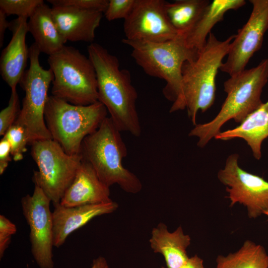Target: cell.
<instances>
[{
    "instance_id": "83f0119b",
    "label": "cell",
    "mask_w": 268,
    "mask_h": 268,
    "mask_svg": "<svg viewBox=\"0 0 268 268\" xmlns=\"http://www.w3.org/2000/svg\"><path fill=\"white\" fill-rule=\"evenodd\" d=\"M135 0H109L104 12L109 21L123 18L125 19L131 11Z\"/></svg>"
},
{
    "instance_id": "8992f818",
    "label": "cell",
    "mask_w": 268,
    "mask_h": 268,
    "mask_svg": "<svg viewBox=\"0 0 268 268\" xmlns=\"http://www.w3.org/2000/svg\"><path fill=\"white\" fill-rule=\"evenodd\" d=\"M108 111L100 102L75 105L52 95L46 104L44 117L52 139L70 155L79 154L84 139L99 127Z\"/></svg>"
},
{
    "instance_id": "4316f807",
    "label": "cell",
    "mask_w": 268,
    "mask_h": 268,
    "mask_svg": "<svg viewBox=\"0 0 268 268\" xmlns=\"http://www.w3.org/2000/svg\"><path fill=\"white\" fill-rule=\"evenodd\" d=\"M52 6H70L80 9L101 11H106L109 0H48Z\"/></svg>"
},
{
    "instance_id": "603a6c76",
    "label": "cell",
    "mask_w": 268,
    "mask_h": 268,
    "mask_svg": "<svg viewBox=\"0 0 268 268\" xmlns=\"http://www.w3.org/2000/svg\"><path fill=\"white\" fill-rule=\"evenodd\" d=\"M216 268H268V255L263 246L250 240L236 252L219 255Z\"/></svg>"
},
{
    "instance_id": "44dd1931",
    "label": "cell",
    "mask_w": 268,
    "mask_h": 268,
    "mask_svg": "<svg viewBox=\"0 0 268 268\" xmlns=\"http://www.w3.org/2000/svg\"><path fill=\"white\" fill-rule=\"evenodd\" d=\"M27 27L40 52L49 56L60 50L67 42L56 25L51 7L45 3L38 6L29 17Z\"/></svg>"
},
{
    "instance_id": "5bb4252c",
    "label": "cell",
    "mask_w": 268,
    "mask_h": 268,
    "mask_svg": "<svg viewBox=\"0 0 268 268\" xmlns=\"http://www.w3.org/2000/svg\"><path fill=\"white\" fill-rule=\"evenodd\" d=\"M27 22L25 17H17L10 22L8 29L12 32V38L0 56V74L11 91L16 90L29 58V49L26 44Z\"/></svg>"
},
{
    "instance_id": "ba28073f",
    "label": "cell",
    "mask_w": 268,
    "mask_h": 268,
    "mask_svg": "<svg viewBox=\"0 0 268 268\" xmlns=\"http://www.w3.org/2000/svg\"><path fill=\"white\" fill-rule=\"evenodd\" d=\"M28 49L30 66L19 82L25 96L14 124L24 129L29 144H31L35 141L52 139L46 124L44 112L54 74L50 68L46 69L41 66V52L35 43Z\"/></svg>"
},
{
    "instance_id": "9a60e30c",
    "label": "cell",
    "mask_w": 268,
    "mask_h": 268,
    "mask_svg": "<svg viewBox=\"0 0 268 268\" xmlns=\"http://www.w3.org/2000/svg\"><path fill=\"white\" fill-rule=\"evenodd\" d=\"M51 12L59 31L67 41L93 43L103 12L65 6H52Z\"/></svg>"
},
{
    "instance_id": "4fadbf2b",
    "label": "cell",
    "mask_w": 268,
    "mask_h": 268,
    "mask_svg": "<svg viewBox=\"0 0 268 268\" xmlns=\"http://www.w3.org/2000/svg\"><path fill=\"white\" fill-rule=\"evenodd\" d=\"M164 0H135L124 19L125 39L161 43L176 38L178 34L167 17Z\"/></svg>"
},
{
    "instance_id": "277c9868",
    "label": "cell",
    "mask_w": 268,
    "mask_h": 268,
    "mask_svg": "<svg viewBox=\"0 0 268 268\" xmlns=\"http://www.w3.org/2000/svg\"><path fill=\"white\" fill-rule=\"evenodd\" d=\"M120 133L111 119L107 117L97 130L84 139L80 154L106 186L118 184L128 193L137 194L142 190V185L139 178L123 165L128 152Z\"/></svg>"
},
{
    "instance_id": "4dcf8cb0",
    "label": "cell",
    "mask_w": 268,
    "mask_h": 268,
    "mask_svg": "<svg viewBox=\"0 0 268 268\" xmlns=\"http://www.w3.org/2000/svg\"><path fill=\"white\" fill-rule=\"evenodd\" d=\"M6 16L7 15L0 9V48L3 46L4 34L10 25V22L7 20Z\"/></svg>"
},
{
    "instance_id": "5b68a950",
    "label": "cell",
    "mask_w": 268,
    "mask_h": 268,
    "mask_svg": "<svg viewBox=\"0 0 268 268\" xmlns=\"http://www.w3.org/2000/svg\"><path fill=\"white\" fill-rule=\"evenodd\" d=\"M122 42L132 48V57L145 73L166 81L164 96L173 103L176 102L181 94L183 66L195 59L198 53L189 48L179 36L161 43L125 38Z\"/></svg>"
},
{
    "instance_id": "cb8c5ba5",
    "label": "cell",
    "mask_w": 268,
    "mask_h": 268,
    "mask_svg": "<svg viewBox=\"0 0 268 268\" xmlns=\"http://www.w3.org/2000/svg\"><path fill=\"white\" fill-rule=\"evenodd\" d=\"M43 3V0H0V9L7 16L16 15L28 18Z\"/></svg>"
},
{
    "instance_id": "d4e9b609",
    "label": "cell",
    "mask_w": 268,
    "mask_h": 268,
    "mask_svg": "<svg viewBox=\"0 0 268 268\" xmlns=\"http://www.w3.org/2000/svg\"><path fill=\"white\" fill-rule=\"evenodd\" d=\"M4 136L9 141L11 147V155L15 161L23 159V153L27 150L28 140L24 129L14 124L7 130Z\"/></svg>"
},
{
    "instance_id": "3957f363",
    "label": "cell",
    "mask_w": 268,
    "mask_h": 268,
    "mask_svg": "<svg viewBox=\"0 0 268 268\" xmlns=\"http://www.w3.org/2000/svg\"><path fill=\"white\" fill-rule=\"evenodd\" d=\"M230 76L224 83L227 96L217 115L209 122L196 125L189 134L199 138L197 145L200 147L219 134L228 121L233 119L240 124L263 104L261 96L268 81V57L256 67Z\"/></svg>"
},
{
    "instance_id": "1f68e13d",
    "label": "cell",
    "mask_w": 268,
    "mask_h": 268,
    "mask_svg": "<svg viewBox=\"0 0 268 268\" xmlns=\"http://www.w3.org/2000/svg\"><path fill=\"white\" fill-rule=\"evenodd\" d=\"M178 268H204L203 260L198 256L195 255L189 258L187 261Z\"/></svg>"
},
{
    "instance_id": "7c38bea8",
    "label": "cell",
    "mask_w": 268,
    "mask_h": 268,
    "mask_svg": "<svg viewBox=\"0 0 268 268\" xmlns=\"http://www.w3.org/2000/svg\"><path fill=\"white\" fill-rule=\"evenodd\" d=\"M252 10L247 22L237 31L226 62L219 68L230 76L244 69L254 54L262 47L268 30V0H250Z\"/></svg>"
},
{
    "instance_id": "d6986e66",
    "label": "cell",
    "mask_w": 268,
    "mask_h": 268,
    "mask_svg": "<svg viewBox=\"0 0 268 268\" xmlns=\"http://www.w3.org/2000/svg\"><path fill=\"white\" fill-rule=\"evenodd\" d=\"M268 137V100L250 114L238 126L220 132L214 138L223 140L242 138L251 147L255 158L259 160L262 157V143Z\"/></svg>"
},
{
    "instance_id": "e0dca14e",
    "label": "cell",
    "mask_w": 268,
    "mask_h": 268,
    "mask_svg": "<svg viewBox=\"0 0 268 268\" xmlns=\"http://www.w3.org/2000/svg\"><path fill=\"white\" fill-rule=\"evenodd\" d=\"M110 187L99 178L93 167L82 160L75 177L62 198L60 204L71 207L109 202Z\"/></svg>"
},
{
    "instance_id": "ffe728a7",
    "label": "cell",
    "mask_w": 268,
    "mask_h": 268,
    "mask_svg": "<svg viewBox=\"0 0 268 268\" xmlns=\"http://www.w3.org/2000/svg\"><path fill=\"white\" fill-rule=\"evenodd\" d=\"M246 3L244 0H213L210 2L193 28L182 37L186 45L199 53L206 44L211 30L216 23L223 20L225 13L237 10Z\"/></svg>"
},
{
    "instance_id": "2e32d148",
    "label": "cell",
    "mask_w": 268,
    "mask_h": 268,
    "mask_svg": "<svg viewBox=\"0 0 268 268\" xmlns=\"http://www.w3.org/2000/svg\"><path fill=\"white\" fill-rule=\"evenodd\" d=\"M118 204L107 203L67 207L60 203L53 212L54 247L59 248L73 232L83 226L94 217L116 211Z\"/></svg>"
},
{
    "instance_id": "f546056e",
    "label": "cell",
    "mask_w": 268,
    "mask_h": 268,
    "mask_svg": "<svg viewBox=\"0 0 268 268\" xmlns=\"http://www.w3.org/2000/svg\"><path fill=\"white\" fill-rule=\"evenodd\" d=\"M11 147L8 140L3 136L0 141V175L3 174L11 161Z\"/></svg>"
},
{
    "instance_id": "d6a6232c",
    "label": "cell",
    "mask_w": 268,
    "mask_h": 268,
    "mask_svg": "<svg viewBox=\"0 0 268 268\" xmlns=\"http://www.w3.org/2000/svg\"><path fill=\"white\" fill-rule=\"evenodd\" d=\"M91 268H109V267L106 259L100 256L93 261Z\"/></svg>"
},
{
    "instance_id": "6da1fadb",
    "label": "cell",
    "mask_w": 268,
    "mask_h": 268,
    "mask_svg": "<svg viewBox=\"0 0 268 268\" xmlns=\"http://www.w3.org/2000/svg\"><path fill=\"white\" fill-rule=\"evenodd\" d=\"M87 51L96 71L98 101L105 106L119 131L139 136L141 128L136 108L138 95L130 72L121 69L118 58L99 44L91 43Z\"/></svg>"
},
{
    "instance_id": "52a82bcc",
    "label": "cell",
    "mask_w": 268,
    "mask_h": 268,
    "mask_svg": "<svg viewBox=\"0 0 268 268\" xmlns=\"http://www.w3.org/2000/svg\"><path fill=\"white\" fill-rule=\"evenodd\" d=\"M54 74L52 95L75 105L98 101L96 71L91 61L77 49L65 45L49 56Z\"/></svg>"
},
{
    "instance_id": "9c48e42d",
    "label": "cell",
    "mask_w": 268,
    "mask_h": 268,
    "mask_svg": "<svg viewBox=\"0 0 268 268\" xmlns=\"http://www.w3.org/2000/svg\"><path fill=\"white\" fill-rule=\"evenodd\" d=\"M31 145V154L38 167V171H34L33 182L54 206L59 204L75 177L81 155L67 153L53 139L35 141Z\"/></svg>"
},
{
    "instance_id": "7a4b0ae2",
    "label": "cell",
    "mask_w": 268,
    "mask_h": 268,
    "mask_svg": "<svg viewBox=\"0 0 268 268\" xmlns=\"http://www.w3.org/2000/svg\"><path fill=\"white\" fill-rule=\"evenodd\" d=\"M235 36L232 35L224 41H220L210 32L197 58L184 63L181 94L172 104L170 113L186 108L193 125H197L198 112H205L214 102L216 76Z\"/></svg>"
},
{
    "instance_id": "30bf717a",
    "label": "cell",
    "mask_w": 268,
    "mask_h": 268,
    "mask_svg": "<svg viewBox=\"0 0 268 268\" xmlns=\"http://www.w3.org/2000/svg\"><path fill=\"white\" fill-rule=\"evenodd\" d=\"M238 159L237 153L230 155L224 168L217 173L219 180L226 186L230 206L237 203L243 205L250 218L263 214L268 216V181L243 170L238 164Z\"/></svg>"
},
{
    "instance_id": "484cf974",
    "label": "cell",
    "mask_w": 268,
    "mask_h": 268,
    "mask_svg": "<svg viewBox=\"0 0 268 268\" xmlns=\"http://www.w3.org/2000/svg\"><path fill=\"white\" fill-rule=\"evenodd\" d=\"M20 101L16 90L11 91L6 107L0 112V135L3 136L16 121L20 111Z\"/></svg>"
},
{
    "instance_id": "ac0fdd59",
    "label": "cell",
    "mask_w": 268,
    "mask_h": 268,
    "mask_svg": "<svg viewBox=\"0 0 268 268\" xmlns=\"http://www.w3.org/2000/svg\"><path fill=\"white\" fill-rule=\"evenodd\" d=\"M191 241L181 226L170 232L166 225L161 222L152 229L149 244L155 253L163 256L168 268H178L189 258L187 249Z\"/></svg>"
},
{
    "instance_id": "f1b7e54d",
    "label": "cell",
    "mask_w": 268,
    "mask_h": 268,
    "mask_svg": "<svg viewBox=\"0 0 268 268\" xmlns=\"http://www.w3.org/2000/svg\"><path fill=\"white\" fill-rule=\"evenodd\" d=\"M17 228L15 224L3 215H0V258L3 257L9 246L12 235L15 234Z\"/></svg>"
},
{
    "instance_id": "7402d4cb",
    "label": "cell",
    "mask_w": 268,
    "mask_h": 268,
    "mask_svg": "<svg viewBox=\"0 0 268 268\" xmlns=\"http://www.w3.org/2000/svg\"><path fill=\"white\" fill-rule=\"evenodd\" d=\"M208 0H177L166 1L167 17L178 36L184 37L193 28L206 7Z\"/></svg>"
},
{
    "instance_id": "8fae6325",
    "label": "cell",
    "mask_w": 268,
    "mask_h": 268,
    "mask_svg": "<svg viewBox=\"0 0 268 268\" xmlns=\"http://www.w3.org/2000/svg\"><path fill=\"white\" fill-rule=\"evenodd\" d=\"M50 199L35 186L32 195L21 198L23 214L30 229L32 256L40 268H53V219Z\"/></svg>"
}]
</instances>
